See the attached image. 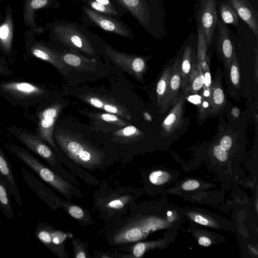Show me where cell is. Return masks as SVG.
Wrapping results in <instances>:
<instances>
[{
  "instance_id": "8",
  "label": "cell",
  "mask_w": 258,
  "mask_h": 258,
  "mask_svg": "<svg viewBox=\"0 0 258 258\" xmlns=\"http://www.w3.org/2000/svg\"><path fill=\"white\" fill-rule=\"evenodd\" d=\"M35 36L29 30L24 32V45L27 55L45 61L61 74L68 75L71 68L60 60L58 52L50 48L45 42L36 40Z\"/></svg>"
},
{
  "instance_id": "25",
  "label": "cell",
  "mask_w": 258,
  "mask_h": 258,
  "mask_svg": "<svg viewBox=\"0 0 258 258\" xmlns=\"http://www.w3.org/2000/svg\"><path fill=\"white\" fill-rule=\"evenodd\" d=\"M172 66L166 67L158 80L156 85L157 102L161 112L167 110L169 81Z\"/></svg>"
},
{
  "instance_id": "12",
  "label": "cell",
  "mask_w": 258,
  "mask_h": 258,
  "mask_svg": "<svg viewBox=\"0 0 258 258\" xmlns=\"http://www.w3.org/2000/svg\"><path fill=\"white\" fill-rule=\"evenodd\" d=\"M79 98L92 106L115 114L123 119L130 120L132 118L130 110L123 104L111 96L88 92L82 94Z\"/></svg>"
},
{
  "instance_id": "45",
  "label": "cell",
  "mask_w": 258,
  "mask_h": 258,
  "mask_svg": "<svg viewBox=\"0 0 258 258\" xmlns=\"http://www.w3.org/2000/svg\"><path fill=\"white\" fill-rule=\"evenodd\" d=\"M198 242L200 245L204 246H209L212 243L211 240L205 236L201 237L198 240Z\"/></svg>"
},
{
  "instance_id": "47",
  "label": "cell",
  "mask_w": 258,
  "mask_h": 258,
  "mask_svg": "<svg viewBox=\"0 0 258 258\" xmlns=\"http://www.w3.org/2000/svg\"><path fill=\"white\" fill-rule=\"evenodd\" d=\"M1 1V0H0V1Z\"/></svg>"
},
{
  "instance_id": "2",
  "label": "cell",
  "mask_w": 258,
  "mask_h": 258,
  "mask_svg": "<svg viewBox=\"0 0 258 258\" xmlns=\"http://www.w3.org/2000/svg\"><path fill=\"white\" fill-rule=\"evenodd\" d=\"M49 95L43 84L20 79L0 81V97L25 111L46 101Z\"/></svg>"
},
{
  "instance_id": "35",
  "label": "cell",
  "mask_w": 258,
  "mask_h": 258,
  "mask_svg": "<svg viewBox=\"0 0 258 258\" xmlns=\"http://www.w3.org/2000/svg\"><path fill=\"white\" fill-rule=\"evenodd\" d=\"M229 73V79L233 86L236 88H239L240 80L239 66L235 52L232 59Z\"/></svg>"
},
{
  "instance_id": "21",
  "label": "cell",
  "mask_w": 258,
  "mask_h": 258,
  "mask_svg": "<svg viewBox=\"0 0 258 258\" xmlns=\"http://www.w3.org/2000/svg\"><path fill=\"white\" fill-rule=\"evenodd\" d=\"M0 173L5 179L8 187L17 204L20 207L22 200L13 174L11 165L0 145Z\"/></svg>"
},
{
  "instance_id": "33",
  "label": "cell",
  "mask_w": 258,
  "mask_h": 258,
  "mask_svg": "<svg viewBox=\"0 0 258 258\" xmlns=\"http://www.w3.org/2000/svg\"><path fill=\"white\" fill-rule=\"evenodd\" d=\"M207 44L204 32L202 28L198 26V49L197 60L201 68L207 62Z\"/></svg>"
},
{
  "instance_id": "22",
  "label": "cell",
  "mask_w": 258,
  "mask_h": 258,
  "mask_svg": "<svg viewBox=\"0 0 258 258\" xmlns=\"http://www.w3.org/2000/svg\"><path fill=\"white\" fill-rule=\"evenodd\" d=\"M204 85V77L202 69L196 56L191 73L182 91L184 95L200 94Z\"/></svg>"
},
{
  "instance_id": "3",
  "label": "cell",
  "mask_w": 258,
  "mask_h": 258,
  "mask_svg": "<svg viewBox=\"0 0 258 258\" xmlns=\"http://www.w3.org/2000/svg\"><path fill=\"white\" fill-rule=\"evenodd\" d=\"M10 153L35 173L43 181L68 199L72 196L82 197L79 189L74 186L58 173L42 163L28 150L11 143L6 146Z\"/></svg>"
},
{
  "instance_id": "27",
  "label": "cell",
  "mask_w": 258,
  "mask_h": 258,
  "mask_svg": "<svg viewBox=\"0 0 258 258\" xmlns=\"http://www.w3.org/2000/svg\"><path fill=\"white\" fill-rule=\"evenodd\" d=\"M62 208L67 213L77 220L82 226H88L94 224L88 211L80 206L65 201Z\"/></svg>"
},
{
  "instance_id": "14",
  "label": "cell",
  "mask_w": 258,
  "mask_h": 258,
  "mask_svg": "<svg viewBox=\"0 0 258 258\" xmlns=\"http://www.w3.org/2000/svg\"><path fill=\"white\" fill-rule=\"evenodd\" d=\"M56 0H24L23 6V20L29 30L35 35L42 34L46 29L38 25L36 21V11L57 6Z\"/></svg>"
},
{
  "instance_id": "44",
  "label": "cell",
  "mask_w": 258,
  "mask_h": 258,
  "mask_svg": "<svg viewBox=\"0 0 258 258\" xmlns=\"http://www.w3.org/2000/svg\"><path fill=\"white\" fill-rule=\"evenodd\" d=\"M192 219L195 222L202 225L210 226L212 225V224L210 223V221L207 219L200 215H193L192 216Z\"/></svg>"
},
{
  "instance_id": "32",
  "label": "cell",
  "mask_w": 258,
  "mask_h": 258,
  "mask_svg": "<svg viewBox=\"0 0 258 258\" xmlns=\"http://www.w3.org/2000/svg\"><path fill=\"white\" fill-rule=\"evenodd\" d=\"M219 12L222 22L224 24L234 26L238 25V15L231 6L223 1L219 6Z\"/></svg>"
},
{
  "instance_id": "41",
  "label": "cell",
  "mask_w": 258,
  "mask_h": 258,
  "mask_svg": "<svg viewBox=\"0 0 258 258\" xmlns=\"http://www.w3.org/2000/svg\"><path fill=\"white\" fill-rule=\"evenodd\" d=\"M213 152L215 156L220 161L224 162L227 159V153L226 150L222 148L219 145L214 146Z\"/></svg>"
},
{
  "instance_id": "13",
  "label": "cell",
  "mask_w": 258,
  "mask_h": 258,
  "mask_svg": "<svg viewBox=\"0 0 258 258\" xmlns=\"http://www.w3.org/2000/svg\"><path fill=\"white\" fill-rule=\"evenodd\" d=\"M22 176L28 187L32 190L39 199L46 203L53 210L62 208L65 201L55 195L33 174L21 167Z\"/></svg>"
},
{
  "instance_id": "10",
  "label": "cell",
  "mask_w": 258,
  "mask_h": 258,
  "mask_svg": "<svg viewBox=\"0 0 258 258\" xmlns=\"http://www.w3.org/2000/svg\"><path fill=\"white\" fill-rule=\"evenodd\" d=\"M14 19L12 8L8 4L0 16V55L6 57L11 66H14L17 53L14 45Z\"/></svg>"
},
{
  "instance_id": "26",
  "label": "cell",
  "mask_w": 258,
  "mask_h": 258,
  "mask_svg": "<svg viewBox=\"0 0 258 258\" xmlns=\"http://www.w3.org/2000/svg\"><path fill=\"white\" fill-rule=\"evenodd\" d=\"M209 114L211 115L217 113L226 105V97L219 79H216L212 83V92L209 98Z\"/></svg>"
},
{
  "instance_id": "29",
  "label": "cell",
  "mask_w": 258,
  "mask_h": 258,
  "mask_svg": "<svg viewBox=\"0 0 258 258\" xmlns=\"http://www.w3.org/2000/svg\"><path fill=\"white\" fill-rule=\"evenodd\" d=\"M11 196L7 182L0 173V210L6 218L10 220L14 217L10 199Z\"/></svg>"
},
{
  "instance_id": "43",
  "label": "cell",
  "mask_w": 258,
  "mask_h": 258,
  "mask_svg": "<svg viewBox=\"0 0 258 258\" xmlns=\"http://www.w3.org/2000/svg\"><path fill=\"white\" fill-rule=\"evenodd\" d=\"M200 186L199 182L195 180H189L184 182L182 187L186 190H191L198 188Z\"/></svg>"
},
{
  "instance_id": "42",
  "label": "cell",
  "mask_w": 258,
  "mask_h": 258,
  "mask_svg": "<svg viewBox=\"0 0 258 258\" xmlns=\"http://www.w3.org/2000/svg\"><path fill=\"white\" fill-rule=\"evenodd\" d=\"M232 145V138L228 135L223 137L219 142V145L226 151L231 148Z\"/></svg>"
},
{
  "instance_id": "34",
  "label": "cell",
  "mask_w": 258,
  "mask_h": 258,
  "mask_svg": "<svg viewBox=\"0 0 258 258\" xmlns=\"http://www.w3.org/2000/svg\"><path fill=\"white\" fill-rule=\"evenodd\" d=\"M74 251V257L75 258H88L91 256L88 251L89 244L86 242L82 241L79 239L74 237L71 238Z\"/></svg>"
},
{
  "instance_id": "18",
  "label": "cell",
  "mask_w": 258,
  "mask_h": 258,
  "mask_svg": "<svg viewBox=\"0 0 258 258\" xmlns=\"http://www.w3.org/2000/svg\"><path fill=\"white\" fill-rule=\"evenodd\" d=\"M237 15L251 29L257 40L258 16L248 0H227Z\"/></svg>"
},
{
  "instance_id": "17",
  "label": "cell",
  "mask_w": 258,
  "mask_h": 258,
  "mask_svg": "<svg viewBox=\"0 0 258 258\" xmlns=\"http://www.w3.org/2000/svg\"><path fill=\"white\" fill-rule=\"evenodd\" d=\"M183 93H180L177 101L161 124L162 133L170 136L180 127L183 121V107L185 101Z\"/></svg>"
},
{
  "instance_id": "20",
  "label": "cell",
  "mask_w": 258,
  "mask_h": 258,
  "mask_svg": "<svg viewBox=\"0 0 258 258\" xmlns=\"http://www.w3.org/2000/svg\"><path fill=\"white\" fill-rule=\"evenodd\" d=\"M58 55L64 64L77 71L93 72L96 70L95 58H89L76 52H58Z\"/></svg>"
},
{
  "instance_id": "38",
  "label": "cell",
  "mask_w": 258,
  "mask_h": 258,
  "mask_svg": "<svg viewBox=\"0 0 258 258\" xmlns=\"http://www.w3.org/2000/svg\"><path fill=\"white\" fill-rule=\"evenodd\" d=\"M90 6L96 11L110 15H116L117 11L112 5H106L97 3L95 1H90Z\"/></svg>"
},
{
  "instance_id": "19",
  "label": "cell",
  "mask_w": 258,
  "mask_h": 258,
  "mask_svg": "<svg viewBox=\"0 0 258 258\" xmlns=\"http://www.w3.org/2000/svg\"><path fill=\"white\" fill-rule=\"evenodd\" d=\"M219 28L218 47L222 56L225 67L229 73L232 59L235 52L229 37L228 30L222 20L218 19Z\"/></svg>"
},
{
  "instance_id": "30",
  "label": "cell",
  "mask_w": 258,
  "mask_h": 258,
  "mask_svg": "<svg viewBox=\"0 0 258 258\" xmlns=\"http://www.w3.org/2000/svg\"><path fill=\"white\" fill-rule=\"evenodd\" d=\"M114 139L123 143H133L143 136V133L132 125H128L113 133Z\"/></svg>"
},
{
  "instance_id": "4",
  "label": "cell",
  "mask_w": 258,
  "mask_h": 258,
  "mask_svg": "<svg viewBox=\"0 0 258 258\" xmlns=\"http://www.w3.org/2000/svg\"><path fill=\"white\" fill-rule=\"evenodd\" d=\"M135 190L131 187L110 189L96 192L94 208L104 220H113L125 215L135 202Z\"/></svg>"
},
{
  "instance_id": "9",
  "label": "cell",
  "mask_w": 258,
  "mask_h": 258,
  "mask_svg": "<svg viewBox=\"0 0 258 258\" xmlns=\"http://www.w3.org/2000/svg\"><path fill=\"white\" fill-rule=\"evenodd\" d=\"M35 235L38 241L58 257H69L64 245L68 240L73 237L71 231L64 232L45 222H39L36 225Z\"/></svg>"
},
{
  "instance_id": "23",
  "label": "cell",
  "mask_w": 258,
  "mask_h": 258,
  "mask_svg": "<svg viewBox=\"0 0 258 258\" xmlns=\"http://www.w3.org/2000/svg\"><path fill=\"white\" fill-rule=\"evenodd\" d=\"M181 58L177 57L172 65L169 81V93L167 108L172 106L177 101L180 94L181 85V76L180 70Z\"/></svg>"
},
{
  "instance_id": "46",
  "label": "cell",
  "mask_w": 258,
  "mask_h": 258,
  "mask_svg": "<svg viewBox=\"0 0 258 258\" xmlns=\"http://www.w3.org/2000/svg\"><path fill=\"white\" fill-rule=\"evenodd\" d=\"M95 1L97 2L98 3L103 5H112L111 3L110 2L109 0H95Z\"/></svg>"
},
{
  "instance_id": "5",
  "label": "cell",
  "mask_w": 258,
  "mask_h": 258,
  "mask_svg": "<svg viewBox=\"0 0 258 258\" xmlns=\"http://www.w3.org/2000/svg\"><path fill=\"white\" fill-rule=\"evenodd\" d=\"M35 107L32 113L25 111L24 116L36 124L34 132L55 152L59 154L54 139V131L56 120L63 108L62 104L58 101L48 102L46 100Z\"/></svg>"
},
{
  "instance_id": "24",
  "label": "cell",
  "mask_w": 258,
  "mask_h": 258,
  "mask_svg": "<svg viewBox=\"0 0 258 258\" xmlns=\"http://www.w3.org/2000/svg\"><path fill=\"white\" fill-rule=\"evenodd\" d=\"M143 26L149 24V12L144 0H116Z\"/></svg>"
},
{
  "instance_id": "39",
  "label": "cell",
  "mask_w": 258,
  "mask_h": 258,
  "mask_svg": "<svg viewBox=\"0 0 258 258\" xmlns=\"http://www.w3.org/2000/svg\"><path fill=\"white\" fill-rule=\"evenodd\" d=\"M8 59L0 55V76L11 77L14 75V72L11 68Z\"/></svg>"
},
{
  "instance_id": "15",
  "label": "cell",
  "mask_w": 258,
  "mask_h": 258,
  "mask_svg": "<svg viewBox=\"0 0 258 258\" xmlns=\"http://www.w3.org/2000/svg\"><path fill=\"white\" fill-rule=\"evenodd\" d=\"M199 25L203 30L207 46L212 43L218 16L216 0H203L199 13Z\"/></svg>"
},
{
  "instance_id": "31",
  "label": "cell",
  "mask_w": 258,
  "mask_h": 258,
  "mask_svg": "<svg viewBox=\"0 0 258 258\" xmlns=\"http://www.w3.org/2000/svg\"><path fill=\"white\" fill-rule=\"evenodd\" d=\"M87 114L89 117L98 122L111 124L117 127H124L130 125V123L127 122L125 119L120 118L115 114L108 112H89Z\"/></svg>"
},
{
  "instance_id": "11",
  "label": "cell",
  "mask_w": 258,
  "mask_h": 258,
  "mask_svg": "<svg viewBox=\"0 0 258 258\" xmlns=\"http://www.w3.org/2000/svg\"><path fill=\"white\" fill-rule=\"evenodd\" d=\"M105 53L115 64L136 80L142 81L147 69L146 57L120 52L110 46L105 47Z\"/></svg>"
},
{
  "instance_id": "7",
  "label": "cell",
  "mask_w": 258,
  "mask_h": 258,
  "mask_svg": "<svg viewBox=\"0 0 258 258\" xmlns=\"http://www.w3.org/2000/svg\"><path fill=\"white\" fill-rule=\"evenodd\" d=\"M51 36L76 53L93 55L95 51L88 39L74 25L57 23L47 24Z\"/></svg>"
},
{
  "instance_id": "1",
  "label": "cell",
  "mask_w": 258,
  "mask_h": 258,
  "mask_svg": "<svg viewBox=\"0 0 258 258\" xmlns=\"http://www.w3.org/2000/svg\"><path fill=\"white\" fill-rule=\"evenodd\" d=\"M54 139L70 159L84 167L94 169L103 162L105 155L101 151L71 132L57 127Z\"/></svg>"
},
{
  "instance_id": "28",
  "label": "cell",
  "mask_w": 258,
  "mask_h": 258,
  "mask_svg": "<svg viewBox=\"0 0 258 258\" xmlns=\"http://www.w3.org/2000/svg\"><path fill=\"white\" fill-rule=\"evenodd\" d=\"M196 57L194 50L190 45L187 46L184 50L180 63L181 76V88L183 91L187 82L191 72L192 67Z\"/></svg>"
},
{
  "instance_id": "16",
  "label": "cell",
  "mask_w": 258,
  "mask_h": 258,
  "mask_svg": "<svg viewBox=\"0 0 258 258\" xmlns=\"http://www.w3.org/2000/svg\"><path fill=\"white\" fill-rule=\"evenodd\" d=\"M84 11L90 20L103 30L123 37L132 38L121 22L88 8H85Z\"/></svg>"
},
{
  "instance_id": "6",
  "label": "cell",
  "mask_w": 258,
  "mask_h": 258,
  "mask_svg": "<svg viewBox=\"0 0 258 258\" xmlns=\"http://www.w3.org/2000/svg\"><path fill=\"white\" fill-rule=\"evenodd\" d=\"M7 130L18 142L44 160L55 172L58 171V164L54 151L34 132L14 125L8 126Z\"/></svg>"
},
{
  "instance_id": "36",
  "label": "cell",
  "mask_w": 258,
  "mask_h": 258,
  "mask_svg": "<svg viewBox=\"0 0 258 258\" xmlns=\"http://www.w3.org/2000/svg\"><path fill=\"white\" fill-rule=\"evenodd\" d=\"M185 99H187L188 101L196 105L198 107L199 110V117L201 120L204 119L207 115L208 112L204 108L203 103L205 96L202 93L200 94H191L184 95Z\"/></svg>"
},
{
  "instance_id": "40",
  "label": "cell",
  "mask_w": 258,
  "mask_h": 258,
  "mask_svg": "<svg viewBox=\"0 0 258 258\" xmlns=\"http://www.w3.org/2000/svg\"><path fill=\"white\" fill-rule=\"evenodd\" d=\"M202 69L204 77V87H205L206 89L210 92L211 96L212 88V83L210 69L207 62H206V63L203 66V67L202 68Z\"/></svg>"
},
{
  "instance_id": "37",
  "label": "cell",
  "mask_w": 258,
  "mask_h": 258,
  "mask_svg": "<svg viewBox=\"0 0 258 258\" xmlns=\"http://www.w3.org/2000/svg\"><path fill=\"white\" fill-rule=\"evenodd\" d=\"M150 182L155 185H160L165 183L169 178L168 173L161 170L152 172L149 177Z\"/></svg>"
}]
</instances>
